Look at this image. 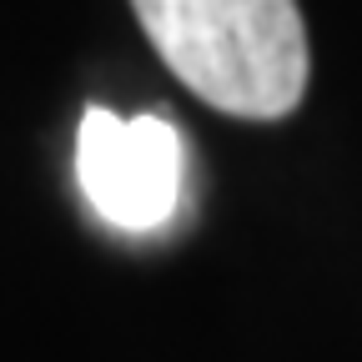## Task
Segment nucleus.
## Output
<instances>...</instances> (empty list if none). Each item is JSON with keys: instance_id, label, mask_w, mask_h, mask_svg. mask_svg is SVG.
Instances as JSON below:
<instances>
[{"instance_id": "1", "label": "nucleus", "mask_w": 362, "mask_h": 362, "mask_svg": "<svg viewBox=\"0 0 362 362\" xmlns=\"http://www.w3.org/2000/svg\"><path fill=\"white\" fill-rule=\"evenodd\" d=\"M171 76L242 121H282L307 96V25L297 0H131Z\"/></svg>"}, {"instance_id": "2", "label": "nucleus", "mask_w": 362, "mask_h": 362, "mask_svg": "<svg viewBox=\"0 0 362 362\" xmlns=\"http://www.w3.org/2000/svg\"><path fill=\"white\" fill-rule=\"evenodd\" d=\"M76 181L106 226L146 237L181 206L187 151L166 116H116L106 106H86L76 131Z\"/></svg>"}]
</instances>
